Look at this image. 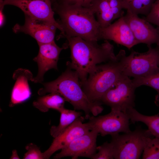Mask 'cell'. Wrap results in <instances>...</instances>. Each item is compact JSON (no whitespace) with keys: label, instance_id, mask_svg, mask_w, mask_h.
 I'll return each instance as SVG.
<instances>
[{"label":"cell","instance_id":"obj_1","mask_svg":"<svg viewBox=\"0 0 159 159\" xmlns=\"http://www.w3.org/2000/svg\"><path fill=\"white\" fill-rule=\"evenodd\" d=\"M52 6L59 16L57 21L62 30L60 37H77L97 42L100 40L101 27L90 7L56 2Z\"/></svg>","mask_w":159,"mask_h":159},{"label":"cell","instance_id":"obj_2","mask_svg":"<svg viewBox=\"0 0 159 159\" xmlns=\"http://www.w3.org/2000/svg\"><path fill=\"white\" fill-rule=\"evenodd\" d=\"M66 39L71 51V60L67 62V65L77 73L81 84L86 80L97 65L116 58L113 45L108 40L99 44L97 41L86 40L79 37Z\"/></svg>","mask_w":159,"mask_h":159},{"label":"cell","instance_id":"obj_3","mask_svg":"<svg viewBox=\"0 0 159 159\" xmlns=\"http://www.w3.org/2000/svg\"><path fill=\"white\" fill-rule=\"evenodd\" d=\"M41 83L43 87L38 90L39 95H44L48 93L59 94L73 106L75 110L83 111L86 119L90 116V114L96 116L103 110L101 104L90 100L82 88L77 74L68 67L56 79Z\"/></svg>","mask_w":159,"mask_h":159},{"label":"cell","instance_id":"obj_4","mask_svg":"<svg viewBox=\"0 0 159 159\" xmlns=\"http://www.w3.org/2000/svg\"><path fill=\"white\" fill-rule=\"evenodd\" d=\"M125 52V50H120L114 59L97 65L89 73L86 80L81 84L92 101L101 104L103 96L122 74L123 56Z\"/></svg>","mask_w":159,"mask_h":159},{"label":"cell","instance_id":"obj_5","mask_svg":"<svg viewBox=\"0 0 159 159\" xmlns=\"http://www.w3.org/2000/svg\"><path fill=\"white\" fill-rule=\"evenodd\" d=\"M111 136L110 142L114 159H138L143 153L148 139L153 136L148 130L138 126L133 131Z\"/></svg>","mask_w":159,"mask_h":159},{"label":"cell","instance_id":"obj_6","mask_svg":"<svg viewBox=\"0 0 159 159\" xmlns=\"http://www.w3.org/2000/svg\"><path fill=\"white\" fill-rule=\"evenodd\" d=\"M148 50L140 53L132 50L123 56L122 74L134 78L146 76L159 71V49L148 46Z\"/></svg>","mask_w":159,"mask_h":159},{"label":"cell","instance_id":"obj_7","mask_svg":"<svg viewBox=\"0 0 159 159\" xmlns=\"http://www.w3.org/2000/svg\"><path fill=\"white\" fill-rule=\"evenodd\" d=\"M132 80L123 74L102 97L101 103L110 106L111 110L126 113L135 106V90Z\"/></svg>","mask_w":159,"mask_h":159},{"label":"cell","instance_id":"obj_8","mask_svg":"<svg viewBox=\"0 0 159 159\" xmlns=\"http://www.w3.org/2000/svg\"><path fill=\"white\" fill-rule=\"evenodd\" d=\"M88 119L86 123L90 130H95L102 136L131 131L128 115L120 111L111 110L107 114L98 117L92 115Z\"/></svg>","mask_w":159,"mask_h":159},{"label":"cell","instance_id":"obj_9","mask_svg":"<svg viewBox=\"0 0 159 159\" xmlns=\"http://www.w3.org/2000/svg\"><path fill=\"white\" fill-rule=\"evenodd\" d=\"M3 4L16 6L33 19L47 22L55 25L62 32V28L54 17V12L51 0H3Z\"/></svg>","mask_w":159,"mask_h":159},{"label":"cell","instance_id":"obj_10","mask_svg":"<svg viewBox=\"0 0 159 159\" xmlns=\"http://www.w3.org/2000/svg\"><path fill=\"white\" fill-rule=\"evenodd\" d=\"M98 134L95 130H90L61 150L54 156V158L58 159L69 156L72 159L80 157L91 158L97 150L96 141Z\"/></svg>","mask_w":159,"mask_h":159},{"label":"cell","instance_id":"obj_11","mask_svg":"<svg viewBox=\"0 0 159 159\" xmlns=\"http://www.w3.org/2000/svg\"><path fill=\"white\" fill-rule=\"evenodd\" d=\"M25 23L23 25L17 24L12 28L15 33L23 32L34 38L38 44L54 41L57 27L45 21L32 19L25 15Z\"/></svg>","mask_w":159,"mask_h":159},{"label":"cell","instance_id":"obj_12","mask_svg":"<svg viewBox=\"0 0 159 159\" xmlns=\"http://www.w3.org/2000/svg\"><path fill=\"white\" fill-rule=\"evenodd\" d=\"M39 49L37 56L33 60L38 64V71L36 77L31 81L42 83L44 74L50 69L57 70V64L59 55L62 50L68 47L67 43L62 47L57 46L54 41L51 42L39 44Z\"/></svg>","mask_w":159,"mask_h":159},{"label":"cell","instance_id":"obj_13","mask_svg":"<svg viewBox=\"0 0 159 159\" xmlns=\"http://www.w3.org/2000/svg\"><path fill=\"white\" fill-rule=\"evenodd\" d=\"M124 18L130 28L138 44L144 43L148 46L159 41V28L138 15L127 11Z\"/></svg>","mask_w":159,"mask_h":159},{"label":"cell","instance_id":"obj_14","mask_svg":"<svg viewBox=\"0 0 159 159\" xmlns=\"http://www.w3.org/2000/svg\"><path fill=\"white\" fill-rule=\"evenodd\" d=\"M100 38L113 41L129 49L138 44L124 15L108 26L101 28Z\"/></svg>","mask_w":159,"mask_h":159},{"label":"cell","instance_id":"obj_15","mask_svg":"<svg viewBox=\"0 0 159 159\" xmlns=\"http://www.w3.org/2000/svg\"><path fill=\"white\" fill-rule=\"evenodd\" d=\"M90 7L101 28L108 26L123 16L122 10L125 9L122 0H92Z\"/></svg>","mask_w":159,"mask_h":159},{"label":"cell","instance_id":"obj_16","mask_svg":"<svg viewBox=\"0 0 159 159\" xmlns=\"http://www.w3.org/2000/svg\"><path fill=\"white\" fill-rule=\"evenodd\" d=\"M85 118L82 116L54 139L49 147L43 153L44 159H49L55 152L62 150L78 137L89 131Z\"/></svg>","mask_w":159,"mask_h":159},{"label":"cell","instance_id":"obj_17","mask_svg":"<svg viewBox=\"0 0 159 159\" xmlns=\"http://www.w3.org/2000/svg\"><path fill=\"white\" fill-rule=\"evenodd\" d=\"M18 76L16 75V81L13 88L11 95V105L22 103L30 97L31 93L28 80L32 81V74L29 70L19 69L17 70Z\"/></svg>","mask_w":159,"mask_h":159},{"label":"cell","instance_id":"obj_18","mask_svg":"<svg viewBox=\"0 0 159 159\" xmlns=\"http://www.w3.org/2000/svg\"><path fill=\"white\" fill-rule=\"evenodd\" d=\"M65 100L59 94L51 93L38 98L33 103V106L42 112H48L50 109L59 112L64 107Z\"/></svg>","mask_w":159,"mask_h":159},{"label":"cell","instance_id":"obj_19","mask_svg":"<svg viewBox=\"0 0 159 159\" xmlns=\"http://www.w3.org/2000/svg\"><path fill=\"white\" fill-rule=\"evenodd\" d=\"M126 113L132 123L143 122L147 125L148 130L153 136L159 138V114L146 115L140 113L134 108L128 110Z\"/></svg>","mask_w":159,"mask_h":159},{"label":"cell","instance_id":"obj_20","mask_svg":"<svg viewBox=\"0 0 159 159\" xmlns=\"http://www.w3.org/2000/svg\"><path fill=\"white\" fill-rule=\"evenodd\" d=\"M59 112L60 115L59 124L57 126L52 125L50 129V134L54 138L62 132L77 119L82 116L80 112L64 107Z\"/></svg>","mask_w":159,"mask_h":159},{"label":"cell","instance_id":"obj_21","mask_svg":"<svg viewBox=\"0 0 159 159\" xmlns=\"http://www.w3.org/2000/svg\"><path fill=\"white\" fill-rule=\"evenodd\" d=\"M125 9L135 14L147 16L155 0H122Z\"/></svg>","mask_w":159,"mask_h":159},{"label":"cell","instance_id":"obj_22","mask_svg":"<svg viewBox=\"0 0 159 159\" xmlns=\"http://www.w3.org/2000/svg\"><path fill=\"white\" fill-rule=\"evenodd\" d=\"M132 80L136 88L141 86L146 85L155 90L157 94L155 97V103L159 107V71L148 76L134 78Z\"/></svg>","mask_w":159,"mask_h":159},{"label":"cell","instance_id":"obj_23","mask_svg":"<svg viewBox=\"0 0 159 159\" xmlns=\"http://www.w3.org/2000/svg\"><path fill=\"white\" fill-rule=\"evenodd\" d=\"M142 159H159V138L152 136L147 140Z\"/></svg>","mask_w":159,"mask_h":159},{"label":"cell","instance_id":"obj_24","mask_svg":"<svg viewBox=\"0 0 159 159\" xmlns=\"http://www.w3.org/2000/svg\"><path fill=\"white\" fill-rule=\"evenodd\" d=\"M98 152L92 157V159H113L114 153L112 143L106 141L97 147Z\"/></svg>","mask_w":159,"mask_h":159},{"label":"cell","instance_id":"obj_25","mask_svg":"<svg viewBox=\"0 0 159 159\" xmlns=\"http://www.w3.org/2000/svg\"><path fill=\"white\" fill-rule=\"evenodd\" d=\"M27 152L24 154V159H44L43 153L36 145L30 143L25 147Z\"/></svg>","mask_w":159,"mask_h":159},{"label":"cell","instance_id":"obj_26","mask_svg":"<svg viewBox=\"0 0 159 159\" xmlns=\"http://www.w3.org/2000/svg\"><path fill=\"white\" fill-rule=\"evenodd\" d=\"M144 19L159 28V0H155L149 13Z\"/></svg>","mask_w":159,"mask_h":159},{"label":"cell","instance_id":"obj_27","mask_svg":"<svg viewBox=\"0 0 159 159\" xmlns=\"http://www.w3.org/2000/svg\"><path fill=\"white\" fill-rule=\"evenodd\" d=\"M92 0H56L59 3L76 5L84 7H90Z\"/></svg>","mask_w":159,"mask_h":159},{"label":"cell","instance_id":"obj_28","mask_svg":"<svg viewBox=\"0 0 159 159\" xmlns=\"http://www.w3.org/2000/svg\"><path fill=\"white\" fill-rule=\"evenodd\" d=\"M3 0H0V26L2 27L4 24L5 17L3 10L4 6L3 4Z\"/></svg>","mask_w":159,"mask_h":159},{"label":"cell","instance_id":"obj_29","mask_svg":"<svg viewBox=\"0 0 159 159\" xmlns=\"http://www.w3.org/2000/svg\"><path fill=\"white\" fill-rule=\"evenodd\" d=\"M19 157L17 151L16 150H14L12 151V154L10 158L11 159H19Z\"/></svg>","mask_w":159,"mask_h":159},{"label":"cell","instance_id":"obj_30","mask_svg":"<svg viewBox=\"0 0 159 159\" xmlns=\"http://www.w3.org/2000/svg\"><path fill=\"white\" fill-rule=\"evenodd\" d=\"M157 46L156 47L159 49V41L158 43L157 44Z\"/></svg>","mask_w":159,"mask_h":159},{"label":"cell","instance_id":"obj_31","mask_svg":"<svg viewBox=\"0 0 159 159\" xmlns=\"http://www.w3.org/2000/svg\"><path fill=\"white\" fill-rule=\"evenodd\" d=\"M56 0H51L52 4L54 1H55Z\"/></svg>","mask_w":159,"mask_h":159},{"label":"cell","instance_id":"obj_32","mask_svg":"<svg viewBox=\"0 0 159 159\" xmlns=\"http://www.w3.org/2000/svg\"><path fill=\"white\" fill-rule=\"evenodd\" d=\"M158 114H159V113Z\"/></svg>","mask_w":159,"mask_h":159}]
</instances>
